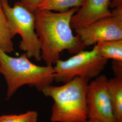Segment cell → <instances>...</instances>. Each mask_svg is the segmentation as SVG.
Here are the masks:
<instances>
[{
	"label": "cell",
	"mask_w": 122,
	"mask_h": 122,
	"mask_svg": "<svg viewBox=\"0 0 122 122\" xmlns=\"http://www.w3.org/2000/svg\"><path fill=\"white\" fill-rule=\"evenodd\" d=\"M108 85L116 122H122V76L108 79Z\"/></svg>",
	"instance_id": "9c48e42d"
},
{
	"label": "cell",
	"mask_w": 122,
	"mask_h": 122,
	"mask_svg": "<svg viewBox=\"0 0 122 122\" xmlns=\"http://www.w3.org/2000/svg\"><path fill=\"white\" fill-rule=\"evenodd\" d=\"M0 74L7 85V99L24 86L35 87L41 92L54 81L52 65H36L29 60L25 53L19 57H11L0 48Z\"/></svg>",
	"instance_id": "7a4b0ae2"
},
{
	"label": "cell",
	"mask_w": 122,
	"mask_h": 122,
	"mask_svg": "<svg viewBox=\"0 0 122 122\" xmlns=\"http://www.w3.org/2000/svg\"><path fill=\"white\" fill-rule=\"evenodd\" d=\"M110 7L113 8H122V0H111Z\"/></svg>",
	"instance_id": "2e32d148"
},
{
	"label": "cell",
	"mask_w": 122,
	"mask_h": 122,
	"mask_svg": "<svg viewBox=\"0 0 122 122\" xmlns=\"http://www.w3.org/2000/svg\"><path fill=\"white\" fill-rule=\"evenodd\" d=\"M75 30L86 47L101 42L122 39V8H114L109 16Z\"/></svg>",
	"instance_id": "8992f818"
},
{
	"label": "cell",
	"mask_w": 122,
	"mask_h": 122,
	"mask_svg": "<svg viewBox=\"0 0 122 122\" xmlns=\"http://www.w3.org/2000/svg\"><path fill=\"white\" fill-rule=\"evenodd\" d=\"M111 0H84L83 4L71 20L72 29L87 26L112 14L109 10Z\"/></svg>",
	"instance_id": "ba28073f"
},
{
	"label": "cell",
	"mask_w": 122,
	"mask_h": 122,
	"mask_svg": "<svg viewBox=\"0 0 122 122\" xmlns=\"http://www.w3.org/2000/svg\"><path fill=\"white\" fill-rule=\"evenodd\" d=\"M95 45L101 57L122 61V39L101 42Z\"/></svg>",
	"instance_id": "30bf717a"
},
{
	"label": "cell",
	"mask_w": 122,
	"mask_h": 122,
	"mask_svg": "<svg viewBox=\"0 0 122 122\" xmlns=\"http://www.w3.org/2000/svg\"><path fill=\"white\" fill-rule=\"evenodd\" d=\"M108 81L105 76L101 75L88 84L86 92L88 119L102 122H116Z\"/></svg>",
	"instance_id": "52a82bcc"
},
{
	"label": "cell",
	"mask_w": 122,
	"mask_h": 122,
	"mask_svg": "<svg viewBox=\"0 0 122 122\" xmlns=\"http://www.w3.org/2000/svg\"><path fill=\"white\" fill-rule=\"evenodd\" d=\"M38 113L36 111H28L20 114L3 115L0 122H38Z\"/></svg>",
	"instance_id": "4fadbf2b"
},
{
	"label": "cell",
	"mask_w": 122,
	"mask_h": 122,
	"mask_svg": "<svg viewBox=\"0 0 122 122\" xmlns=\"http://www.w3.org/2000/svg\"><path fill=\"white\" fill-rule=\"evenodd\" d=\"M85 122H102L97 121V120H92V119H87V120Z\"/></svg>",
	"instance_id": "e0dca14e"
},
{
	"label": "cell",
	"mask_w": 122,
	"mask_h": 122,
	"mask_svg": "<svg viewBox=\"0 0 122 122\" xmlns=\"http://www.w3.org/2000/svg\"><path fill=\"white\" fill-rule=\"evenodd\" d=\"M44 0H20V2L24 6L30 11L35 12L38 6Z\"/></svg>",
	"instance_id": "5bb4252c"
},
{
	"label": "cell",
	"mask_w": 122,
	"mask_h": 122,
	"mask_svg": "<svg viewBox=\"0 0 122 122\" xmlns=\"http://www.w3.org/2000/svg\"><path fill=\"white\" fill-rule=\"evenodd\" d=\"M7 19L12 37L18 34L21 40L19 47L29 58L37 61L42 60L40 46L35 30V16L32 12L18 1L11 7L8 0H0Z\"/></svg>",
	"instance_id": "277c9868"
},
{
	"label": "cell",
	"mask_w": 122,
	"mask_h": 122,
	"mask_svg": "<svg viewBox=\"0 0 122 122\" xmlns=\"http://www.w3.org/2000/svg\"><path fill=\"white\" fill-rule=\"evenodd\" d=\"M79 8L74 7L58 13L39 9L35 11L41 58L46 65L55 64L64 50L76 54L86 48L78 36L74 35L71 26V18Z\"/></svg>",
	"instance_id": "6da1fadb"
},
{
	"label": "cell",
	"mask_w": 122,
	"mask_h": 122,
	"mask_svg": "<svg viewBox=\"0 0 122 122\" xmlns=\"http://www.w3.org/2000/svg\"><path fill=\"white\" fill-rule=\"evenodd\" d=\"M112 67L116 76H122V61H113Z\"/></svg>",
	"instance_id": "9a60e30c"
},
{
	"label": "cell",
	"mask_w": 122,
	"mask_h": 122,
	"mask_svg": "<svg viewBox=\"0 0 122 122\" xmlns=\"http://www.w3.org/2000/svg\"><path fill=\"white\" fill-rule=\"evenodd\" d=\"M89 79L76 77L60 86L50 85L41 91L53 100L52 122H85L87 119L86 92Z\"/></svg>",
	"instance_id": "3957f363"
},
{
	"label": "cell",
	"mask_w": 122,
	"mask_h": 122,
	"mask_svg": "<svg viewBox=\"0 0 122 122\" xmlns=\"http://www.w3.org/2000/svg\"><path fill=\"white\" fill-rule=\"evenodd\" d=\"M107 59L99 54L96 46L90 51L82 50L72 57L55 64L54 81L65 83L76 77L89 80L96 77L105 68Z\"/></svg>",
	"instance_id": "5b68a950"
},
{
	"label": "cell",
	"mask_w": 122,
	"mask_h": 122,
	"mask_svg": "<svg viewBox=\"0 0 122 122\" xmlns=\"http://www.w3.org/2000/svg\"><path fill=\"white\" fill-rule=\"evenodd\" d=\"M84 0H44L37 9L63 12L74 7H81Z\"/></svg>",
	"instance_id": "7c38bea8"
},
{
	"label": "cell",
	"mask_w": 122,
	"mask_h": 122,
	"mask_svg": "<svg viewBox=\"0 0 122 122\" xmlns=\"http://www.w3.org/2000/svg\"><path fill=\"white\" fill-rule=\"evenodd\" d=\"M13 39L9 23L0 2V48L7 54L14 51Z\"/></svg>",
	"instance_id": "8fae6325"
}]
</instances>
